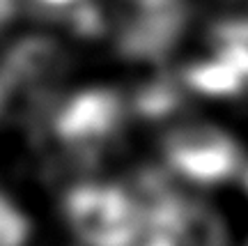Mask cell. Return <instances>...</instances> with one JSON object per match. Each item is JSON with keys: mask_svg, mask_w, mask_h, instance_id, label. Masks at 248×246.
<instances>
[{"mask_svg": "<svg viewBox=\"0 0 248 246\" xmlns=\"http://www.w3.org/2000/svg\"><path fill=\"white\" fill-rule=\"evenodd\" d=\"M168 239L172 246H228V230L212 207L184 200Z\"/></svg>", "mask_w": 248, "mask_h": 246, "instance_id": "obj_4", "label": "cell"}, {"mask_svg": "<svg viewBox=\"0 0 248 246\" xmlns=\"http://www.w3.org/2000/svg\"><path fill=\"white\" fill-rule=\"evenodd\" d=\"M28 237V221L0 198V246H21Z\"/></svg>", "mask_w": 248, "mask_h": 246, "instance_id": "obj_5", "label": "cell"}, {"mask_svg": "<svg viewBox=\"0 0 248 246\" xmlns=\"http://www.w3.org/2000/svg\"><path fill=\"white\" fill-rule=\"evenodd\" d=\"M166 159L179 175L214 184L237 175L241 149L230 136L212 124L179 127L166 138Z\"/></svg>", "mask_w": 248, "mask_h": 246, "instance_id": "obj_2", "label": "cell"}, {"mask_svg": "<svg viewBox=\"0 0 248 246\" xmlns=\"http://www.w3.org/2000/svg\"><path fill=\"white\" fill-rule=\"evenodd\" d=\"M9 12H12V0H0V26L9 16Z\"/></svg>", "mask_w": 248, "mask_h": 246, "instance_id": "obj_7", "label": "cell"}, {"mask_svg": "<svg viewBox=\"0 0 248 246\" xmlns=\"http://www.w3.org/2000/svg\"><path fill=\"white\" fill-rule=\"evenodd\" d=\"M124 120L122 99L108 90H92L69 99L55 115V133L74 152L94 159L99 145L113 138Z\"/></svg>", "mask_w": 248, "mask_h": 246, "instance_id": "obj_3", "label": "cell"}, {"mask_svg": "<svg viewBox=\"0 0 248 246\" xmlns=\"http://www.w3.org/2000/svg\"><path fill=\"white\" fill-rule=\"evenodd\" d=\"M64 212L74 232L88 246H133L140 223L124 189L85 184L69 191Z\"/></svg>", "mask_w": 248, "mask_h": 246, "instance_id": "obj_1", "label": "cell"}, {"mask_svg": "<svg viewBox=\"0 0 248 246\" xmlns=\"http://www.w3.org/2000/svg\"><path fill=\"white\" fill-rule=\"evenodd\" d=\"M140 246H172V242L166 237H159V235H147V239Z\"/></svg>", "mask_w": 248, "mask_h": 246, "instance_id": "obj_6", "label": "cell"}]
</instances>
